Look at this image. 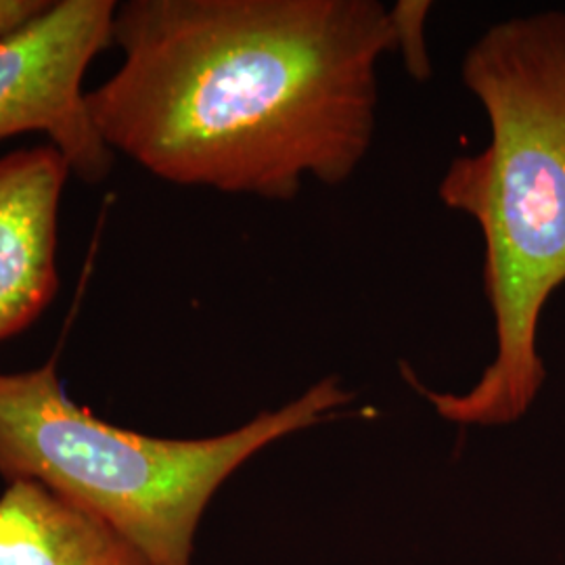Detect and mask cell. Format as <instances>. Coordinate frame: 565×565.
<instances>
[{
	"label": "cell",
	"instance_id": "6da1fadb",
	"mask_svg": "<svg viewBox=\"0 0 565 565\" xmlns=\"http://www.w3.org/2000/svg\"><path fill=\"white\" fill-rule=\"evenodd\" d=\"M120 67L86 93L114 153L179 186L291 202L340 186L377 130V0H126Z\"/></svg>",
	"mask_w": 565,
	"mask_h": 565
},
{
	"label": "cell",
	"instance_id": "7a4b0ae2",
	"mask_svg": "<svg viewBox=\"0 0 565 565\" xmlns=\"http://www.w3.org/2000/svg\"><path fill=\"white\" fill-rule=\"evenodd\" d=\"M461 81L484 109V149L450 160L438 200L484 239L494 359L463 394L415 390L457 425L520 422L546 380L539 329L565 282V13L499 21L465 53Z\"/></svg>",
	"mask_w": 565,
	"mask_h": 565
},
{
	"label": "cell",
	"instance_id": "3957f363",
	"mask_svg": "<svg viewBox=\"0 0 565 565\" xmlns=\"http://www.w3.org/2000/svg\"><path fill=\"white\" fill-rule=\"evenodd\" d=\"M354 398L329 375L221 436L153 438L78 406L49 361L0 373V478L44 486L114 530L147 565H191L195 532L218 488L266 446L333 422Z\"/></svg>",
	"mask_w": 565,
	"mask_h": 565
},
{
	"label": "cell",
	"instance_id": "277c9868",
	"mask_svg": "<svg viewBox=\"0 0 565 565\" xmlns=\"http://www.w3.org/2000/svg\"><path fill=\"white\" fill-rule=\"evenodd\" d=\"M116 7L114 0H49L0 39V142L44 135L88 184L105 181L116 160L82 88L88 65L114 44Z\"/></svg>",
	"mask_w": 565,
	"mask_h": 565
},
{
	"label": "cell",
	"instance_id": "5b68a950",
	"mask_svg": "<svg viewBox=\"0 0 565 565\" xmlns=\"http://www.w3.org/2000/svg\"><path fill=\"white\" fill-rule=\"evenodd\" d=\"M70 174L53 145L0 158V343L28 329L57 296L61 200Z\"/></svg>",
	"mask_w": 565,
	"mask_h": 565
},
{
	"label": "cell",
	"instance_id": "8992f818",
	"mask_svg": "<svg viewBox=\"0 0 565 565\" xmlns=\"http://www.w3.org/2000/svg\"><path fill=\"white\" fill-rule=\"evenodd\" d=\"M0 565H147L141 553L88 513L36 482L0 497Z\"/></svg>",
	"mask_w": 565,
	"mask_h": 565
},
{
	"label": "cell",
	"instance_id": "52a82bcc",
	"mask_svg": "<svg viewBox=\"0 0 565 565\" xmlns=\"http://www.w3.org/2000/svg\"><path fill=\"white\" fill-rule=\"evenodd\" d=\"M431 11V2L425 0H398L390 9L394 25V51L403 53V63L413 81L431 78V61L425 44V21Z\"/></svg>",
	"mask_w": 565,
	"mask_h": 565
},
{
	"label": "cell",
	"instance_id": "ba28073f",
	"mask_svg": "<svg viewBox=\"0 0 565 565\" xmlns=\"http://www.w3.org/2000/svg\"><path fill=\"white\" fill-rule=\"evenodd\" d=\"M49 0H0V39L39 15Z\"/></svg>",
	"mask_w": 565,
	"mask_h": 565
}]
</instances>
